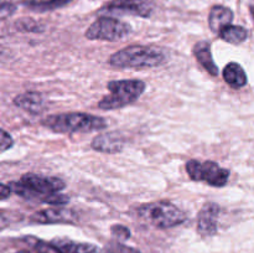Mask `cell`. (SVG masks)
Returning a JSON list of instances; mask_svg holds the SVG:
<instances>
[{
	"label": "cell",
	"instance_id": "17",
	"mask_svg": "<svg viewBox=\"0 0 254 253\" xmlns=\"http://www.w3.org/2000/svg\"><path fill=\"white\" fill-rule=\"evenodd\" d=\"M218 35H220V37L223 41L230 42V44L233 45H240L247 40L248 31L242 26L228 25Z\"/></svg>",
	"mask_w": 254,
	"mask_h": 253
},
{
	"label": "cell",
	"instance_id": "27",
	"mask_svg": "<svg viewBox=\"0 0 254 253\" xmlns=\"http://www.w3.org/2000/svg\"><path fill=\"white\" fill-rule=\"evenodd\" d=\"M251 14H252L253 21H254V2H252V4H251Z\"/></svg>",
	"mask_w": 254,
	"mask_h": 253
},
{
	"label": "cell",
	"instance_id": "4",
	"mask_svg": "<svg viewBox=\"0 0 254 253\" xmlns=\"http://www.w3.org/2000/svg\"><path fill=\"white\" fill-rule=\"evenodd\" d=\"M145 87V83L140 79H121L108 82L107 88L111 94L99 101L98 107L104 111H112L129 106L144 93Z\"/></svg>",
	"mask_w": 254,
	"mask_h": 253
},
{
	"label": "cell",
	"instance_id": "12",
	"mask_svg": "<svg viewBox=\"0 0 254 253\" xmlns=\"http://www.w3.org/2000/svg\"><path fill=\"white\" fill-rule=\"evenodd\" d=\"M233 21V12L223 5H215L208 15V25L216 34H220L226 26Z\"/></svg>",
	"mask_w": 254,
	"mask_h": 253
},
{
	"label": "cell",
	"instance_id": "16",
	"mask_svg": "<svg viewBox=\"0 0 254 253\" xmlns=\"http://www.w3.org/2000/svg\"><path fill=\"white\" fill-rule=\"evenodd\" d=\"M223 79L232 88H242L247 84V74L242 66L236 62H230L223 69Z\"/></svg>",
	"mask_w": 254,
	"mask_h": 253
},
{
	"label": "cell",
	"instance_id": "11",
	"mask_svg": "<svg viewBox=\"0 0 254 253\" xmlns=\"http://www.w3.org/2000/svg\"><path fill=\"white\" fill-rule=\"evenodd\" d=\"M124 140L123 135H121L117 131H112V133L101 134V135L96 136L92 140V149L96 151H101V153H119L123 150L124 148Z\"/></svg>",
	"mask_w": 254,
	"mask_h": 253
},
{
	"label": "cell",
	"instance_id": "1",
	"mask_svg": "<svg viewBox=\"0 0 254 253\" xmlns=\"http://www.w3.org/2000/svg\"><path fill=\"white\" fill-rule=\"evenodd\" d=\"M44 126L55 133H91L107 128V121L87 113H62L46 117L41 122Z\"/></svg>",
	"mask_w": 254,
	"mask_h": 253
},
{
	"label": "cell",
	"instance_id": "21",
	"mask_svg": "<svg viewBox=\"0 0 254 253\" xmlns=\"http://www.w3.org/2000/svg\"><path fill=\"white\" fill-rule=\"evenodd\" d=\"M111 231L112 235L118 238L119 241H126L130 237V230L123 225H114Z\"/></svg>",
	"mask_w": 254,
	"mask_h": 253
},
{
	"label": "cell",
	"instance_id": "24",
	"mask_svg": "<svg viewBox=\"0 0 254 253\" xmlns=\"http://www.w3.org/2000/svg\"><path fill=\"white\" fill-rule=\"evenodd\" d=\"M0 144H1V153H4L7 149L11 148L12 144H14L11 135L6 130H4V129H1V143Z\"/></svg>",
	"mask_w": 254,
	"mask_h": 253
},
{
	"label": "cell",
	"instance_id": "15",
	"mask_svg": "<svg viewBox=\"0 0 254 253\" xmlns=\"http://www.w3.org/2000/svg\"><path fill=\"white\" fill-rule=\"evenodd\" d=\"M59 253H99L98 247L91 243H79L68 240H54L51 242Z\"/></svg>",
	"mask_w": 254,
	"mask_h": 253
},
{
	"label": "cell",
	"instance_id": "19",
	"mask_svg": "<svg viewBox=\"0 0 254 253\" xmlns=\"http://www.w3.org/2000/svg\"><path fill=\"white\" fill-rule=\"evenodd\" d=\"M104 250L108 253H141L136 248L129 247V246L123 245V243L118 242V241H112V242L107 243Z\"/></svg>",
	"mask_w": 254,
	"mask_h": 253
},
{
	"label": "cell",
	"instance_id": "13",
	"mask_svg": "<svg viewBox=\"0 0 254 253\" xmlns=\"http://www.w3.org/2000/svg\"><path fill=\"white\" fill-rule=\"evenodd\" d=\"M14 104L31 114H40L45 109L44 98L37 92H25L15 97Z\"/></svg>",
	"mask_w": 254,
	"mask_h": 253
},
{
	"label": "cell",
	"instance_id": "26",
	"mask_svg": "<svg viewBox=\"0 0 254 253\" xmlns=\"http://www.w3.org/2000/svg\"><path fill=\"white\" fill-rule=\"evenodd\" d=\"M10 193H11V190H10L9 185L1 184V185H0V196H1V200H5L7 196H10Z\"/></svg>",
	"mask_w": 254,
	"mask_h": 253
},
{
	"label": "cell",
	"instance_id": "23",
	"mask_svg": "<svg viewBox=\"0 0 254 253\" xmlns=\"http://www.w3.org/2000/svg\"><path fill=\"white\" fill-rule=\"evenodd\" d=\"M16 26H17V29L25 30V31H40V30H42V29H40L41 26H40L37 22H35L34 20H29V19L17 21Z\"/></svg>",
	"mask_w": 254,
	"mask_h": 253
},
{
	"label": "cell",
	"instance_id": "14",
	"mask_svg": "<svg viewBox=\"0 0 254 253\" xmlns=\"http://www.w3.org/2000/svg\"><path fill=\"white\" fill-rule=\"evenodd\" d=\"M193 55H195L196 60L198 63L206 69L212 76H217L218 74V67L216 66L215 61L212 59V54H211V45L207 41H200L195 45L193 47Z\"/></svg>",
	"mask_w": 254,
	"mask_h": 253
},
{
	"label": "cell",
	"instance_id": "10",
	"mask_svg": "<svg viewBox=\"0 0 254 253\" xmlns=\"http://www.w3.org/2000/svg\"><path fill=\"white\" fill-rule=\"evenodd\" d=\"M73 211L64 207H54L45 208V210L37 211L31 216V222L36 223H64V222H74Z\"/></svg>",
	"mask_w": 254,
	"mask_h": 253
},
{
	"label": "cell",
	"instance_id": "22",
	"mask_svg": "<svg viewBox=\"0 0 254 253\" xmlns=\"http://www.w3.org/2000/svg\"><path fill=\"white\" fill-rule=\"evenodd\" d=\"M35 251H20L16 253H59L56 248L50 243V245H45L44 242H39V245L34 246Z\"/></svg>",
	"mask_w": 254,
	"mask_h": 253
},
{
	"label": "cell",
	"instance_id": "2",
	"mask_svg": "<svg viewBox=\"0 0 254 253\" xmlns=\"http://www.w3.org/2000/svg\"><path fill=\"white\" fill-rule=\"evenodd\" d=\"M7 185L11 192H15L21 197L40 198L41 201L45 196L60 192L66 188V184L62 179L31 173L25 174L19 181H12Z\"/></svg>",
	"mask_w": 254,
	"mask_h": 253
},
{
	"label": "cell",
	"instance_id": "20",
	"mask_svg": "<svg viewBox=\"0 0 254 253\" xmlns=\"http://www.w3.org/2000/svg\"><path fill=\"white\" fill-rule=\"evenodd\" d=\"M42 202L49 203V205L52 206H64L68 202V197L66 195H62V193L56 192V193H51V195L45 196Z\"/></svg>",
	"mask_w": 254,
	"mask_h": 253
},
{
	"label": "cell",
	"instance_id": "18",
	"mask_svg": "<svg viewBox=\"0 0 254 253\" xmlns=\"http://www.w3.org/2000/svg\"><path fill=\"white\" fill-rule=\"evenodd\" d=\"M72 0H30V1H24L22 4L30 10L39 12L51 11V10L59 9V7L64 6Z\"/></svg>",
	"mask_w": 254,
	"mask_h": 253
},
{
	"label": "cell",
	"instance_id": "7",
	"mask_svg": "<svg viewBox=\"0 0 254 253\" xmlns=\"http://www.w3.org/2000/svg\"><path fill=\"white\" fill-rule=\"evenodd\" d=\"M131 32V27L127 22L111 16L98 17L87 29L86 37L89 40L119 41Z\"/></svg>",
	"mask_w": 254,
	"mask_h": 253
},
{
	"label": "cell",
	"instance_id": "5",
	"mask_svg": "<svg viewBox=\"0 0 254 253\" xmlns=\"http://www.w3.org/2000/svg\"><path fill=\"white\" fill-rule=\"evenodd\" d=\"M138 215L158 228L175 227L186 220L185 212L169 201H156L143 205L138 210Z\"/></svg>",
	"mask_w": 254,
	"mask_h": 253
},
{
	"label": "cell",
	"instance_id": "6",
	"mask_svg": "<svg viewBox=\"0 0 254 253\" xmlns=\"http://www.w3.org/2000/svg\"><path fill=\"white\" fill-rule=\"evenodd\" d=\"M186 171L193 181H203L213 188H223L230 178V171L215 161H198L191 159L186 163Z\"/></svg>",
	"mask_w": 254,
	"mask_h": 253
},
{
	"label": "cell",
	"instance_id": "25",
	"mask_svg": "<svg viewBox=\"0 0 254 253\" xmlns=\"http://www.w3.org/2000/svg\"><path fill=\"white\" fill-rule=\"evenodd\" d=\"M15 5L14 4H10V2H2L1 4V11H0V15H1V19H6L9 15H11L12 12L15 11Z\"/></svg>",
	"mask_w": 254,
	"mask_h": 253
},
{
	"label": "cell",
	"instance_id": "8",
	"mask_svg": "<svg viewBox=\"0 0 254 253\" xmlns=\"http://www.w3.org/2000/svg\"><path fill=\"white\" fill-rule=\"evenodd\" d=\"M101 11L149 17L153 12V4L149 0H113L102 7Z\"/></svg>",
	"mask_w": 254,
	"mask_h": 253
},
{
	"label": "cell",
	"instance_id": "3",
	"mask_svg": "<svg viewBox=\"0 0 254 253\" xmlns=\"http://www.w3.org/2000/svg\"><path fill=\"white\" fill-rule=\"evenodd\" d=\"M166 56L161 50L149 46H129L109 57V63L122 68H144L165 63Z\"/></svg>",
	"mask_w": 254,
	"mask_h": 253
},
{
	"label": "cell",
	"instance_id": "9",
	"mask_svg": "<svg viewBox=\"0 0 254 253\" xmlns=\"http://www.w3.org/2000/svg\"><path fill=\"white\" fill-rule=\"evenodd\" d=\"M220 215V206L215 202L205 203L197 217V232L203 237L213 236L217 232V221Z\"/></svg>",
	"mask_w": 254,
	"mask_h": 253
}]
</instances>
